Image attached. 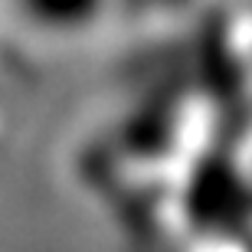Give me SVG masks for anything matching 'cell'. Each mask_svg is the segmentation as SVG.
Masks as SVG:
<instances>
[{
	"label": "cell",
	"mask_w": 252,
	"mask_h": 252,
	"mask_svg": "<svg viewBox=\"0 0 252 252\" xmlns=\"http://www.w3.org/2000/svg\"><path fill=\"white\" fill-rule=\"evenodd\" d=\"M30 30L49 36H79L98 27L105 0H10Z\"/></svg>",
	"instance_id": "cell-1"
}]
</instances>
